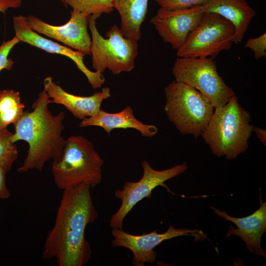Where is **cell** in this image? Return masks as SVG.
<instances>
[{
    "mask_svg": "<svg viewBox=\"0 0 266 266\" xmlns=\"http://www.w3.org/2000/svg\"><path fill=\"white\" fill-rule=\"evenodd\" d=\"M204 14L202 5L173 9L161 7L150 22L163 41L178 50L200 24Z\"/></svg>",
    "mask_w": 266,
    "mask_h": 266,
    "instance_id": "11",
    "label": "cell"
},
{
    "mask_svg": "<svg viewBox=\"0 0 266 266\" xmlns=\"http://www.w3.org/2000/svg\"><path fill=\"white\" fill-rule=\"evenodd\" d=\"M22 0H0V12L5 13L9 8H16L21 6Z\"/></svg>",
    "mask_w": 266,
    "mask_h": 266,
    "instance_id": "26",
    "label": "cell"
},
{
    "mask_svg": "<svg viewBox=\"0 0 266 266\" xmlns=\"http://www.w3.org/2000/svg\"><path fill=\"white\" fill-rule=\"evenodd\" d=\"M234 27L218 14L205 13L200 24L177 50L178 57L211 58L231 48Z\"/></svg>",
    "mask_w": 266,
    "mask_h": 266,
    "instance_id": "8",
    "label": "cell"
},
{
    "mask_svg": "<svg viewBox=\"0 0 266 266\" xmlns=\"http://www.w3.org/2000/svg\"><path fill=\"white\" fill-rule=\"evenodd\" d=\"M103 164L91 141L82 135L71 136L60 159L52 162L55 184L62 190L81 184L95 187L102 181Z\"/></svg>",
    "mask_w": 266,
    "mask_h": 266,
    "instance_id": "4",
    "label": "cell"
},
{
    "mask_svg": "<svg viewBox=\"0 0 266 266\" xmlns=\"http://www.w3.org/2000/svg\"><path fill=\"white\" fill-rule=\"evenodd\" d=\"M79 126L81 128L99 127L109 135L113 130L117 129H134L147 137H153L158 132L156 126L145 124L138 120L130 106L116 113H109L100 109L96 115L82 120Z\"/></svg>",
    "mask_w": 266,
    "mask_h": 266,
    "instance_id": "16",
    "label": "cell"
},
{
    "mask_svg": "<svg viewBox=\"0 0 266 266\" xmlns=\"http://www.w3.org/2000/svg\"><path fill=\"white\" fill-rule=\"evenodd\" d=\"M250 114L234 95L225 105L215 108L201 136L218 157L234 160L248 148L254 125Z\"/></svg>",
    "mask_w": 266,
    "mask_h": 266,
    "instance_id": "3",
    "label": "cell"
},
{
    "mask_svg": "<svg viewBox=\"0 0 266 266\" xmlns=\"http://www.w3.org/2000/svg\"><path fill=\"white\" fill-rule=\"evenodd\" d=\"M172 72L176 81L197 90L215 108L225 105L235 95L219 75L211 58L177 57Z\"/></svg>",
    "mask_w": 266,
    "mask_h": 266,
    "instance_id": "7",
    "label": "cell"
},
{
    "mask_svg": "<svg viewBox=\"0 0 266 266\" xmlns=\"http://www.w3.org/2000/svg\"><path fill=\"white\" fill-rule=\"evenodd\" d=\"M260 206L253 214L243 217L236 218L229 215L226 211H221L213 206L211 208L219 217L227 221L234 223L237 229L233 226L228 229L226 237L235 235L245 243L246 248L253 254L263 256L266 255L261 245V238L266 230V201L260 198Z\"/></svg>",
    "mask_w": 266,
    "mask_h": 266,
    "instance_id": "15",
    "label": "cell"
},
{
    "mask_svg": "<svg viewBox=\"0 0 266 266\" xmlns=\"http://www.w3.org/2000/svg\"><path fill=\"white\" fill-rule=\"evenodd\" d=\"M148 0H113V7L121 18L123 35L134 41L140 38L141 26L147 11Z\"/></svg>",
    "mask_w": 266,
    "mask_h": 266,
    "instance_id": "18",
    "label": "cell"
},
{
    "mask_svg": "<svg viewBox=\"0 0 266 266\" xmlns=\"http://www.w3.org/2000/svg\"><path fill=\"white\" fill-rule=\"evenodd\" d=\"M90 16L72 9L69 20L60 26L50 25L33 15L27 18L29 26L36 33L53 38L75 50L90 55L91 38L88 32Z\"/></svg>",
    "mask_w": 266,
    "mask_h": 266,
    "instance_id": "12",
    "label": "cell"
},
{
    "mask_svg": "<svg viewBox=\"0 0 266 266\" xmlns=\"http://www.w3.org/2000/svg\"><path fill=\"white\" fill-rule=\"evenodd\" d=\"M14 36L12 39L4 41L0 45V72L5 69L10 70L14 65V61L9 58V55L13 48L19 42Z\"/></svg>",
    "mask_w": 266,
    "mask_h": 266,
    "instance_id": "22",
    "label": "cell"
},
{
    "mask_svg": "<svg viewBox=\"0 0 266 266\" xmlns=\"http://www.w3.org/2000/svg\"><path fill=\"white\" fill-rule=\"evenodd\" d=\"M254 52V57L258 60L266 57V33L248 39L244 45Z\"/></svg>",
    "mask_w": 266,
    "mask_h": 266,
    "instance_id": "23",
    "label": "cell"
},
{
    "mask_svg": "<svg viewBox=\"0 0 266 266\" xmlns=\"http://www.w3.org/2000/svg\"><path fill=\"white\" fill-rule=\"evenodd\" d=\"M13 133L7 128L0 127V166L4 168L7 172L18 158V151L15 142L11 137Z\"/></svg>",
    "mask_w": 266,
    "mask_h": 266,
    "instance_id": "20",
    "label": "cell"
},
{
    "mask_svg": "<svg viewBox=\"0 0 266 266\" xmlns=\"http://www.w3.org/2000/svg\"><path fill=\"white\" fill-rule=\"evenodd\" d=\"M141 166L143 173L139 180L127 181L123 189L115 191V197L121 200V204L110 219L112 229H122L124 219L137 203L144 198H150L156 187H166L165 182L179 175L188 168L186 162L162 170L154 169L146 160L141 162Z\"/></svg>",
    "mask_w": 266,
    "mask_h": 266,
    "instance_id": "9",
    "label": "cell"
},
{
    "mask_svg": "<svg viewBox=\"0 0 266 266\" xmlns=\"http://www.w3.org/2000/svg\"><path fill=\"white\" fill-rule=\"evenodd\" d=\"M113 0H65L64 5L72 9L91 15H101L112 12Z\"/></svg>",
    "mask_w": 266,
    "mask_h": 266,
    "instance_id": "21",
    "label": "cell"
},
{
    "mask_svg": "<svg viewBox=\"0 0 266 266\" xmlns=\"http://www.w3.org/2000/svg\"><path fill=\"white\" fill-rule=\"evenodd\" d=\"M44 89L52 103L64 105L76 118L83 120L96 115L100 109L102 102L111 97L109 87L90 96H80L68 93L57 84L52 76L43 80Z\"/></svg>",
    "mask_w": 266,
    "mask_h": 266,
    "instance_id": "14",
    "label": "cell"
},
{
    "mask_svg": "<svg viewBox=\"0 0 266 266\" xmlns=\"http://www.w3.org/2000/svg\"><path fill=\"white\" fill-rule=\"evenodd\" d=\"M13 28L15 36L20 42L26 43L50 53L62 55L70 59L86 76L93 88H100L104 83L105 78L102 73L91 71L84 64V57L86 55L85 53L41 36L29 26L27 17L22 15L14 16Z\"/></svg>",
    "mask_w": 266,
    "mask_h": 266,
    "instance_id": "13",
    "label": "cell"
},
{
    "mask_svg": "<svg viewBox=\"0 0 266 266\" xmlns=\"http://www.w3.org/2000/svg\"><path fill=\"white\" fill-rule=\"evenodd\" d=\"M253 132H254L259 140L266 146V131L263 129L254 126Z\"/></svg>",
    "mask_w": 266,
    "mask_h": 266,
    "instance_id": "27",
    "label": "cell"
},
{
    "mask_svg": "<svg viewBox=\"0 0 266 266\" xmlns=\"http://www.w3.org/2000/svg\"><path fill=\"white\" fill-rule=\"evenodd\" d=\"M202 6L205 13L218 14L233 25L235 32L232 41L235 44L241 42L256 15L246 0H208Z\"/></svg>",
    "mask_w": 266,
    "mask_h": 266,
    "instance_id": "17",
    "label": "cell"
},
{
    "mask_svg": "<svg viewBox=\"0 0 266 266\" xmlns=\"http://www.w3.org/2000/svg\"><path fill=\"white\" fill-rule=\"evenodd\" d=\"M25 107L18 91L0 90V127L5 128L10 124H15L22 115Z\"/></svg>",
    "mask_w": 266,
    "mask_h": 266,
    "instance_id": "19",
    "label": "cell"
},
{
    "mask_svg": "<svg viewBox=\"0 0 266 266\" xmlns=\"http://www.w3.org/2000/svg\"><path fill=\"white\" fill-rule=\"evenodd\" d=\"M160 6L167 9L185 8L202 5L208 0H155Z\"/></svg>",
    "mask_w": 266,
    "mask_h": 266,
    "instance_id": "24",
    "label": "cell"
},
{
    "mask_svg": "<svg viewBox=\"0 0 266 266\" xmlns=\"http://www.w3.org/2000/svg\"><path fill=\"white\" fill-rule=\"evenodd\" d=\"M52 103L43 89L33 103V110H24L13 125L12 141L23 140L29 144L27 155L17 169L20 172L33 169L41 171L47 162L58 161L62 155L66 141L62 135L65 114L61 111L53 115L48 108Z\"/></svg>",
    "mask_w": 266,
    "mask_h": 266,
    "instance_id": "2",
    "label": "cell"
},
{
    "mask_svg": "<svg viewBox=\"0 0 266 266\" xmlns=\"http://www.w3.org/2000/svg\"><path fill=\"white\" fill-rule=\"evenodd\" d=\"M91 188L81 184L63 190L54 226L44 244V259H54L59 266H83L91 259L85 230L98 216Z\"/></svg>",
    "mask_w": 266,
    "mask_h": 266,
    "instance_id": "1",
    "label": "cell"
},
{
    "mask_svg": "<svg viewBox=\"0 0 266 266\" xmlns=\"http://www.w3.org/2000/svg\"><path fill=\"white\" fill-rule=\"evenodd\" d=\"M165 94L164 111L168 120L183 134L200 136L215 107L197 90L175 80L165 87Z\"/></svg>",
    "mask_w": 266,
    "mask_h": 266,
    "instance_id": "5",
    "label": "cell"
},
{
    "mask_svg": "<svg viewBox=\"0 0 266 266\" xmlns=\"http://www.w3.org/2000/svg\"><path fill=\"white\" fill-rule=\"evenodd\" d=\"M111 234L113 238L111 245L130 250L133 254L132 262L135 266L153 264L157 256L154 248L165 240L181 235L194 236L197 238L205 236L200 235L203 233L200 231L176 229L170 225L167 230L162 233L155 230L142 235H133L124 232L122 229H112Z\"/></svg>",
    "mask_w": 266,
    "mask_h": 266,
    "instance_id": "10",
    "label": "cell"
},
{
    "mask_svg": "<svg viewBox=\"0 0 266 266\" xmlns=\"http://www.w3.org/2000/svg\"><path fill=\"white\" fill-rule=\"evenodd\" d=\"M59 0L61 1L62 2H63L64 4L65 0Z\"/></svg>",
    "mask_w": 266,
    "mask_h": 266,
    "instance_id": "28",
    "label": "cell"
},
{
    "mask_svg": "<svg viewBox=\"0 0 266 266\" xmlns=\"http://www.w3.org/2000/svg\"><path fill=\"white\" fill-rule=\"evenodd\" d=\"M7 171L0 166V199L6 200L10 196V193L7 187L5 178Z\"/></svg>",
    "mask_w": 266,
    "mask_h": 266,
    "instance_id": "25",
    "label": "cell"
},
{
    "mask_svg": "<svg viewBox=\"0 0 266 266\" xmlns=\"http://www.w3.org/2000/svg\"><path fill=\"white\" fill-rule=\"evenodd\" d=\"M100 16L91 15L89 18L88 27L92 35L90 51L93 68L101 73L106 69L114 74L132 71L138 54L137 42L125 37L116 25L107 32L106 38H104L96 26V20Z\"/></svg>",
    "mask_w": 266,
    "mask_h": 266,
    "instance_id": "6",
    "label": "cell"
}]
</instances>
